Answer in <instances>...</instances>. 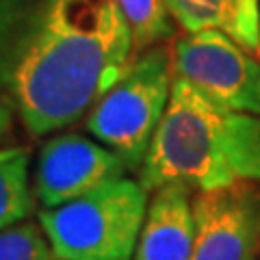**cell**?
Here are the masks:
<instances>
[{
  "instance_id": "cell-1",
  "label": "cell",
  "mask_w": 260,
  "mask_h": 260,
  "mask_svg": "<svg viewBox=\"0 0 260 260\" xmlns=\"http://www.w3.org/2000/svg\"><path fill=\"white\" fill-rule=\"evenodd\" d=\"M135 52L117 0H0V87L32 135L78 121Z\"/></svg>"
},
{
  "instance_id": "cell-2",
  "label": "cell",
  "mask_w": 260,
  "mask_h": 260,
  "mask_svg": "<svg viewBox=\"0 0 260 260\" xmlns=\"http://www.w3.org/2000/svg\"><path fill=\"white\" fill-rule=\"evenodd\" d=\"M139 182L148 193L172 182L195 191L260 184V115L225 109L174 74Z\"/></svg>"
},
{
  "instance_id": "cell-3",
  "label": "cell",
  "mask_w": 260,
  "mask_h": 260,
  "mask_svg": "<svg viewBox=\"0 0 260 260\" xmlns=\"http://www.w3.org/2000/svg\"><path fill=\"white\" fill-rule=\"evenodd\" d=\"M148 213L139 180L115 178L63 206L44 208V228L56 260H133Z\"/></svg>"
},
{
  "instance_id": "cell-4",
  "label": "cell",
  "mask_w": 260,
  "mask_h": 260,
  "mask_svg": "<svg viewBox=\"0 0 260 260\" xmlns=\"http://www.w3.org/2000/svg\"><path fill=\"white\" fill-rule=\"evenodd\" d=\"M172 80V52L162 46H152L135 56L126 74L89 111L87 130L115 152L128 169H141L143 165L167 111Z\"/></svg>"
},
{
  "instance_id": "cell-5",
  "label": "cell",
  "mask_w": 260,
  "mask_h": 260,
  "mask_svg": "<svg viewBox=\"0 0 260 260\" xmlns=\"http://www.w3.org/2000/svg\"><path fill=\"white\" fill-rule=\"evenodd\" d=\"M172 70L221 107L260 115V61L225 32L206 28L176 39Z\"/></svg>"
},
{
  "instance_id": "cell-6",
  "label": "cell",
  "mask_w": 260,
  "mask_h": 260,
  "mask_svg": "<svg viewBox=\"0 0 260 260\" xmlns=\"http://www.w3.org/2000/svg\"><path fill=\"white\" fill-rule=\"evenodd\" d=\"M195 243L189 260H256L260 251V189L241 182L193 195Z\"/></svg>"
},
{
  "instance_id": "cell-7",
  "label": "cell",
  "mask_w": 260,
  "mask_h": 260,
  "mask_svg": "<svg viewBox=\"0 0 260 260\" xmlns=\"http://www.w3.org/2000/svg\"><path fill=\"white\" fill-rule=\"evenodd\" d=\"M126 172V162L107 145L74 133L59 135L39 152L35 195L44 208H56Z\"/></svg>"
},
{
  "instance_id": "cell-8",
  "label": "cell",
  "mask_w": 260,
  "mask_h": 260,
  "mask_svg": "<svg viewBox=\"0 0 260 260\" xmlns=\"http://www.w3.org/2000/svg\"><path fill=\"white\" fill-rule=\"evenodd\" d=\"M152 193L133 260H189L195 243L191 186L172 182Z\"/></svg>"
},
{
  "instance_id": "cell-9",
  "label": "cell",
  "mask_w": 260,
  "mask_h": 260,
  "mask_svg": "<svg viewBox=\"0 0 260 260\" xmlns=\"http://www.w3.org/2000/svg\"><path fill=\"white\" fill-rule=\"evenodd\" d=\"M186 32L215 28L260 56V0H162Z\"/></svg>"
},
{
  "instance_id": "cell-10",
  "label": "cell",
  "mask_w": 260,
  "mask_h": 260,
  "mask_svg": "<svg viewBox=\"0 0 260 260\" xmlns=\"http://www.w3.org/2000/svg\"><path fill=\"white\" fill-rule=\"evenodd\" d=\"M28 186V150L0 148V230L26 221L32 213Z\"/></svg>"
},
{
  "instance_id": "cell-11",
  "label": "cell",
  "mask_w": 260,
  "mask_h": 260,
  "mask_svg": "<svg viewBox=\"0 0 260 260\" xmlns=\"http://www.w3.org/2000/svg\"><path fill=\"white\" fill-rule=\"evenodd\" d=\"M130 24L137 52L158 46L174 35V24L162 0H117Z\"/></svg>"
},
{
  "instance_id": "cell-12",
  "label": "cell",
  "mask_w": 260,
  "mask_h": 260,
  "mask_svg": "<svg viewBox=\"0 0 260 260\" xmlns=\"http://www.w3.org/2000/svg\"><path fill=\"white\" fill-rule=\"evenodd\" d=\"M0 260H56L42 225L22 221L0 230Z\"/></svg>"
},
{
  "instance_id": "cell-13",
  "label": "cell",
  "mask_w": 260,
  "mask_h": 260,
  "mask_svg": "<svg viewBox=\"0 0 260 260\" xmlns=\"http://www.w3.org/2000/svg\"><path fill=\"white\" fill-rule=\"evenodd\" d=\"M9 126H11V113L3 102H0V139H3L5 133L9 130Z\"/></svg>"
}]
</instances>
